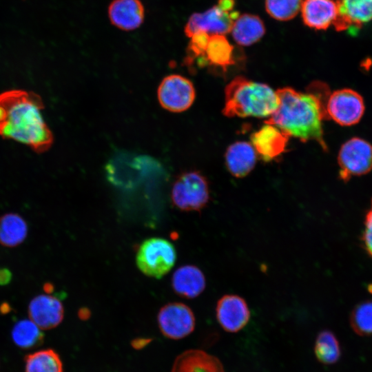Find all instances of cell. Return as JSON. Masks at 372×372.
<instances>
[{"instance_id": "cell-1", "label": "cell", "mask_w": 372, "mask_h": 372, "mask_svg": "<svg viewBox=\"0 0 372 372\" xmlns=\"http://www.w3.org/2000/svg\"><path fill=\"white\" fill-rule=\"evenodd\" d=\"M327 90L326 84L320 82L310 84L307 93L288 87L278 89V107L265 123L275 125L303 142L315 141L327 150L322 123L329 118L326 105L329 96L324 95Z\"/></svg>"}, {"instance_id": "cell-2", "label": "cell", "mask_w": 372, "mask_h": 372, "mask_svg": "<svg viewBox=\"0 0 372 372\" xmlns=\"http://www.w3.org/2000/svg\"><path fill=\"white\" fill-rule=\"evenodd\" d=\"M44 103L34 92L13 89L0 94V136L37 153L48 150L53 134L44 120Z\"/></svg>"}, {"instance_id": "cell-3", "label": "cell", "mask_w": 372, "mask_h": 372, "mask_svg": "<svg viewBox=\"0 0 372 372\" xmlns=\"http://www.w3.org/2000/svg\"><path fill=\"white\" fill-rule=\"evenodd\" d=\"M223 113L227 117H265L278 108L276 92L267 84L236 76L225 87Z\"/></svg>"}, {"instance_id": "cell-4", "label": "cell", "mask_w": 372, "mask_h": 372, "mask_svg": "<svg viewBox=\"0 0 372 372\" xmlns=\"http://www.w3.org/2000/svg\"><path fill=\"white\" fill-rule=\"evenodd\" d=\"M176 260L174 246L169 240L153 237L145 240L139 246L136 262L145 276L161 278L174 267Z\"/></svg>"}, {"instance_id": "cell-5", "label": "cell", "mask_w": 372, "mask_h": 372, "mask_svg": "<svg viewBox=\"0 0 372 372\" xmlns=\"http://www.w3.org/2000/svg\"><path fill=\"white\" fill-rule=\"evenodd\" d=\"M234 0H218L209 10L193 14L185 27V33L190 37L197 32L225 35L231 32L235 20L240 15L234 10Z\"/></svg>"}, {"instance_id": "cell-6", "label": "cell", "mask_w": 372, "mask_h": 372, "mask_svg": "<svg viewBox=\"0 0 372 372\" xmlns=\"http://www.w3.org/2000/svg\"><path fill=\"white\" fill-rule=\"evenodd\" d=\"M171 198L173 204L182 211H200L209 199L208 183L198 172L183 173L174 183Z\"/></svg>"}, {"instance_id": "cell-7", "label": "cell", "mask_w": 372, "mask_h": 372, "mask_svg": "<svg viewBox=\"0 0 372 372\" xmlns=\"http://www.w3.org/2000/svg\"><path fill=\"white\" fill-rule=\"evenodd\" d=\"M338 162L344 180L366 174L372 169V145L362 138H351L341 146Z\"/></svg>"}, {"instance_id": "cell-8", "label": "cell", "mask_w": 372, "mask_h": 372, "mask_svg": "<svg viewBox=\"0 0 372 372\" xmlns=\"http://www.w3.org/2000/svg\"><path fill=\"white\" fill-rule=\"evenodd\" d=\"M326 110L328 117L339 125L351 126L358 123L363 116V98L349 88L338 90L329 95Z\"/></svg>"}, {"instance_id": "cell-9", "label": "cell", "mask_w": 372, "mask_h": 372, "mask_svg": "<svg viewBox=\"0 0 372 372\" xmlns=\"http://www.w3.org/2000/svg\"><path fill=\"white\" fill-rule=\"evenodd\" d=\"M157 96L161 105L172 112H181L189 109L196 96L192 82L179 74H170L161 82Z\"/></svg>"}, {"instance_id": "cell-10", "label": "cell", "mask_w": 372, "mask_h": 372, "mask_svg": "<svg viewBox=\"0 0 372 372\" xmlns=\"http://www.w3.org/2000/svg\"><path fill=\"white\" fill-rule=\"evenodd\" d=\"M151 161L143 156L118 154L105 166L107 179L114 185L131 187L137 184L148 171Z\"/></svg>"}, {"instance_id": "cell-11", "label": "cell", "mask_w": 372, "mask_h": 372, "mask_svg": "<svg viewBox=\"0 0 372 372\" xmlns=\"http://www.w3.org/2000/svg\"><path fill=\"white\" fill-rule=\"evenodd\" d=\"M157 320L162 334L172 340H180L189 335L196 324L192 309L180 302L164 305L158 313Z\"/></svg>"}, {"instance_id": "cell-12", "label": "cell", "mask_w": 372, "mask_h": 372, "mask_svg": "<svg viewBox=\"0 0 372 372\" xmlns=\"http://www.w3.org/2000/svg\"><path fill=\"white\" fill-rule=\"evenodd\" d=\"M235 61L234 48L225 35L222 34H209L203 48L196 56L186 60L189 66L196 63L199 67L220 69L224 72Z\"/></svg>"}, {"instance_id": "cell-13", "label": "cell", "mask_w": 372, "mask_h": 372, "mask_svg": "<svg viewBox=\"0 0 372 372\" xmlns=\"http://www.w3.org/2000/svg\"><path fill=\"white\" fill-rule=\"evenodd\" d=\"M216 316L225 331L236 333L248 323L250 311L242 298L238 295L227 294L221 297L217 302Z\"/></svg>"}, {"instance_id": "cell-14", "label": "cell", "mask_w": 372, "mask_h": 372, "mask_svg": "<svg viewBox=\"0 0 372 372\" xmlns=\"http://www.w3.org/2000/svg\"><path fill=\"white\" fill-rule=\"evenodd\" d=\"M338 14L333 25L338 31L358 29L372 20V0H336Z\"/></svg>"}, {"instance_id": "cell-15", "label": "cell", "mask_w": 372, "mask_h": 372, "mask_svg": "<svg viewBox=\"0 0 372 372\" xmlns=\"http://www.w3.org/2000/svg\"><path fill=\"white\" fill-rule=\"evenodd\" d=\"M28 315L41 329H50L58 326L63 319L64 309L55 296L39 295L28 305Z\"/></svg>"}, {"instance_id": "cell-16", "label": "cell", "mask_w": 372, "mask_h": 372, "mask_svg": "<svg viewBox=\"0 0 372 372\" xmlns=\"http://www.w3.org/2000/svg\"><path fill=\"white\" fill-rule=\"evenodd\" d=\"M290 136L278 127L265 123L251 136L256 153L264 161H271L285 152Z\"/></svg>"}, {"instance_id": "cell-17", "label": "cell", "mask_w": 372, "mask_h": 372, "mask_svg": "<svg viewBox=\"0 0 372 372\" xmlns=\"http://www.w3.org/2000/svg\"><path fill=\"white\" fill-rule=\"evenodd\" d=\"M107 12L111 23L124 31L139 28L145 17L144 6L140 0H113Z\"/></svg>"}, {"instance_id": "cell-18", "label": "cell", "mask_w": 372, "mask_h": 372, "mask_svg": "<svg viewBox=\"0 0 372 372\" xmlns=\"http://www.w3.org/2000/svg\"><path fill=\"white\" fill-rule=\"evenodd\" d=\"M171 372H224L220 360L205 351L188 349L175 359Z\"/></svg>"}, {"instance_id": "cell-19", "label": "cell", "mask_w": 372, "mask_h": 372, "mask_svg": "<svg viewBox=\"0 0 372 372\" xmlns=\"http://www.w3.org/2000/svg\"><path fill=\"white\" fill-rule=\"evenodd\" d=\"M300 12L307 26L320 30L333 24L338 9L333 0H302Z\"/></svg>"}, {"instance_id": "cell-20", "label": "cell", "mask_w": 372, "mask_h": 372, "mask_svg": "<svg viewBox=\"0 0 372 372\" xmlns=\"http://www.w3.org/2000/svg\"><path fill=\"white\" fill-rule=\"evenodd\" d=\"M205 278L201 270L194 265H184L174 273L172 286L180 296L194 298L205 289Z\"/></svg>"}, {"instance_id": "cell-21", "label": "cell", "mask_w": 372, "mask_h": 372, "mask_svg": "<svg viewBox=\"0 0 372 372\" xmlns=\"http://www.w3.org/2000/svg\"><path fill=\"white\" fill-rule=\"evenodd\" d=\"M225 162L228 170L234 176L242 178L254 169L256 162V152L249 143L238 141L227 148Z\"/></svg>"}, {"instance_id": "cell-22", "label": "cell", "mask_w": 372, "mask_h": 372, "mask_svg": "<svg viewBox=\"0 0 372 372\" xmlns=\"http://www.w3.org/2000/svg\"><path fill=\"white\" fill-rule=\"evenodd\" d=\"M230 33L236 43L248 46L264 36L265 27L258 16L246 13L239 15L235 20Z\"/></svg>"}, {"instance_id": "cell-23", "label": "cell", "mask_w": 372, "mask_h": 372, "mask_svg": "<svg viewBox=\"0 0 372 372\" xmlns=\"http://www.w3.org/2000/svg\"><path fill=\"white\" fill-rule=\"evenodd\" d=\"M28 234V225L19 214H6L0 217V244L14 247L21 244Z\"/></svg>"}, {"instance_id": "cell-24", "label": "cell", "mask_w": 372, "mask_h": 372, "mask_svg": "<svg viewBox=\"0 0 372 372\" xmlns=\"http://www.w3.org/2000/svg\"><path fill=\"white\" fill-rule=\"evenodd\" d=\"M12 338L17 346L30 349L39 346L43 340L41 329L31 320H19L12 330Z\"/></svg>"}, {"instance_id": "cell-25", "label": "cell", "mask_w": 372, "mask_h": 372, "mask_svg": "<svg viewBox=\"0 0 372 372\" xmlns=\"http://www.w3.org/2000/svg\"><path fill=\"white\" fill-rule=\"evenodd\" d=\"M25 372H63V364L52 349H43L25 358Z\"/></svg>"}, {"instance_id": "cell-26", "label": "cell", "mask_w": 372, "mask_h": 372, "mask_svg": "<svg viewBox=\"0 0 372 372\" xmlns=\"http://www.w3.org/2000/svg\"><path fill=\"white\" fill-rule=\"evenodd\" d=\"M314 352L318 361L324 364L335 363L340 358L341 351L335 335L329 331H322L318 335Z\"/></svg>"}, {"instance_id": "cell-27", "label": "cell", "mask_w": 372, "mask_h": 372, "mask_svg": "<svg viewBox=\"0 0 372 372\" xmlns=\"http://www.w3.org/2000/svg\"><path fill=\"white\" fill-rule=\"evenodd\" d=\"M302 0H265L268 14L278 21H288L300 11Z\"/></svg>"}, {"instance_id": "cell-28", "label": "cell", "mask_w": 372, "mask_h": 372, "mask_svg": "<svg viewBox=\"0 0 372 372\" xmlns=\"http://www.w3.org/2000/svg\"><path fill=\"white\" fill-rule=\"evenodd\" d=\"M351 324L358 334H372V302H364L354 309L351 317Z\"/></svg>"}, {"instance_id": "cell-29", "label": "cell", "mask_w": 372, "mask_h": 372, "mask_svg": "<svg viewBox=\"0 0 372 372\" xmlns=\"http://www.w3.org/2000/svg\"><path fill=\"white\" fill-rule=\"evenodd\" d=\"M364 242L367 251L372 256V203L366 216Z\"/></svg>"}, {"instance_id": "cell-30", "label": "cell", "mask_w": 372, "mask_h": 372, "mask_svg": "<svg viewBox=\"0 0 372 372\" xmlns=\"http://www.w3.org/2000/svg\"><path fill=\"white\" fill-rule=\"evenodd\" d=\"M12 278V272L10 269L6 267L0 268V286L8 285Z\"/></svg>"}, {"instance_id": "cell-31", "label": "cell", "mask_w": 372, "mask_h": 372, "mask_svg": "<svg viewBox=\"0 0 372 372\" xmlns=\"http://www.w3.org/2000/svg\"><path fill=\"white\" fill-rule=\"evenodd\" d=\"M88 316H90L89 311L87 309H81L79 311V316L81 319H86L88 318Z\"/></svg>"}, {"instance_id": "cell-32", "label": "cell", "mask_w": 372, "mask_h": 372, "mask_svg": "<svg viewBox=\"0 0 372 372\" xmlns=\"http://www.w3.org/2000/svg\"><path fill=\"white\" fill-rule=\"evenodd\" d=\"M10 311V306L8 303L4 302L0 306V312L1 313L5 314L9 312Z\"/></svg>"}, {"instance_id": "cell-33", "label": "cell", "mask_w": 372, "mask_h": 372, "mask_svg": "<svg viewBox=\"0 0 372 372\" xmlns=\"http://www.w3.org/2000/svg\"><path fill=\"white\" fill-rule=\"evenodd\" d=\"M43 290L46 293H52L54 290V286L50 282H46L43 285Z\"/></svg>"}]
</instances>
